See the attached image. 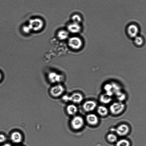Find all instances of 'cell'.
<instances>
[{
	"instance_id": "cell-16",
	"label": "cell",
	"mask_w": 146,
	"mask_h": 146,
	"mask_svg": "<svg viewBox=\"0 0 146 146\" xmlns=\"http://www.w3.org/2000/svg\"><path fill=\"white\" fill-rule=\"evenodd\" d=\"M67 111L68 113L70 115H75L78 111L77 107L74 104H70L67 107Z\"/></svg>"
},
{
	"instance_id": "cell-23",
	"label": "cell",
	"mask_w": 146,
	"mask_h": 146,
	"mask_svg": "<svg viewBox=\"0 0 146 146\" xmlns=\"http://www.w3.org/2000/svg\"><path fill=\"white\" fill-rule=\"evenodd\" d=\"M23 30L25 33H29L31 31L28 25L23 26Z\"/></svg>"
},
{
	"instance_id": "cell-7",
	"label": "cell",
	"mask_w": 146,
	"mask_h": 146,
	"mask_svg": "<svg viewBox=\"0 0 146 146\" xmlns=\"http://www.w3.org/2000/svg\"><path fill=\"white\" fill-rule=\"evenodd\" d=\"M48 79L52 83H58L63 80V76L57 72H49L48 75Z\"/></svg>"
},
{
	"instance_id": "cell-2",
	"label": "cell",
	"mask_w": 146,
	"mask_h": 146,
	"mask_svg": "<svg viewBox=\"0 0 146 146\" xmlns=\"http://www.w3.org/2000/svg\"><path fill=\"white\" fill-rule=\"evenodd\" d=\"M125 108V104L119 101L113 103L110 106V110L112 114L117 115L121 113Z\"/></svg>"
},
{
	"instance_id": "cell-10",
	"label": "cell",
	"mask_w": 146,
	"mask_h": 146,
	"mask_svg": "<svg viewBox=\"0 0 146 146\" xmlns=\"http://www.w3.org/2000/svg\"><path fill=\"white\" fill-rule=\"evenodd\" d=\"M67 29L68 32L76 34L80 31L81 27L79 24L72 22L68 25Z\"/></svg>"
},
{
	"instance_id": "cell-4",
	"label": "cell",
	"mask_w": 146,
	"mask_h": 146,
	"mask_svg": "<svg viewBox=\"0 0 146 146\" xmlns=\"http://www.w3.org/2000/svg\"><path fill=\"white\" fill-rule=\"evenodd\" d=\"M63 99L66 102L70 101L73 103L78 104L80 103L83 100L82 95L79 93H74L70 96H65Z\"/></svg>"
},
{
	"instance_id": "cell-17",
	"label": "cell",
	"mask_w": 146,
	"mask_h": 146,
	"mask_svg": "<svg viewBox=\"0 0 146 146\" xmlns=\"http://www.w3.org/2000/svg\"><path fill=\"white\" fill-rule=\"evenodd\" d=\"M111 97L110 96L106 94H102L100 97V102L104 104H108L112 100Z\"/></svg>"
},
{
	"instance_id": "cell-6",
	"label": "cell",
	"mask_w": 146,
	"mask_h": 146,
	"mask_svg": "<svg viewBox=\"0 0 146 146\" xmlns=\"http://www.w3.org/2000/svg\"><path fill=\"white\" fill-rule=\"evenodd\" d=\"M64 88L63 86L59 84H57L51 88L50 93L51 95L54 97L60 96L64 92Z\"/></svg>"
},
{
	"instance_id": "cell-27",
	"label": "cell",
	"mask_w": 146,
	"mask_h": 146,
	"mask_svg": "<svg viewBox=\"0 0 146 146\" xmlns=\"http://www.w3.org/2000/svg\"><path fill=\"white\" fill-rule=\"evenodd\" d=\"M1 146H11L8 143L5 144Z\"/></svg>"
},
{
	"instance_id": "cell-11",
	"label": "cell",
	"mask_w": 146,
	"mask_h": 146,
	"mask_svg": "<svg viewBox=\"0 0 146 146\" xmlns=\"http://www.w3.org/2000/svg\"><path fill=\"white\" fill-rule=\"evenodd\" d=\"M86 120L87 123L92 125H96L98 122V119L97 116L93 113L87 115L86 117Z\"/></svg>"
},
{
	"instance_id": "cell-5",
	"label": "cell",
	"mask_w": 146,
	"mask_h": 146,
	"mask_svg": "<svg viewBox=\"0 0 146 146\" xmlns=\"http://www.w3.org/2000/svg\"><path fill=\"white\" fill-rule=\"evenodd\" d=\"M84 120L81 116H77L74 117L72 119L71 125L74 129L78 130L81 128L84 125Z\"/></svg>"
},
{
	"instance_id": "cell-3",
	"label": "cell",
	"mask_w": 146,
	"mask_h": 146,
	"mask_svg": "<svg viewBox=\"0 0 146 146\" xmlns=\"http://www.w3.org/2000/svg\"><path fill=\"white\" fill-rule=\"evenodd\" d=\"M68 44L71 48L77 50L82 47V42L81 39L79 37L74 36L71 37L68 39Z\"/></svg>"
},
{
	"instance_id": "cell-15",
	"label": "cell",
	"mask_w": 146,
	"mask_h": 146,
	"mask_svg": "<svg viewBox=\"0 0 146 146\" xmlns=\"http://www.w3.org/2000/svg\"><path fill=\"white\" fill-rule=\"evenodd\" d=\"M97 111L98 114L102 116L106 115L108 112L107 108L103 106H99L97 108Z\"/></svg>"
},
{
	"instance_id": "cell-1",
	"label": "cell",
	"mask_w": 146,
	"mask_h": 146,
	"mask_svg": "<svg viewBox=\"0 0 146 146\" xmlns=\"http://www.w3.org/2000/svg\"><path fill=\"white\" fill-rule=\"evenodd\" d=\"M28 25L31 31H38L42 28L44 23L41 19L36 18L31 19Z\"/></svg>"
},
{
	"instance_id": "cell-22",
	"label": "cell",
	"mask_w": 146,
	"mask_h": 146,
	"mask_svg": "<svg viewBox=\"0 0 146 146\" xmlns=\"http://www.w3.org/2000/svg\"><path fill=\"white\" fill-rule=\"evenodd\" d=\"M135 38L134 42L138 46H140L142 44L143 42V40L141 37L136 36Z\"/></svg>"
},
{
	"instance_id": "cell-8",
	"label": "cell",
	"mask_w": 146,
	"mask_h": 146,
	"mask_svg": "<svg viewBox=\"0 0 146 146\" xmlns=\"http://www.w3.org/2000/svg\"><path fill=\"white\" fill-rule=\"evenodd\" d=\"M115 131L118 135L124 136L127 135L129 131V126L126 124H122L118 126L115 129Z\"/></svg>"
},
{
	"instance_id": "cell-24",
	"label": "cell",
	"mask_w": 146,
	"mask_h": 146,
	"mask_svg": "<svg viewBox=\"0 0 146 146\" xmlns=\"http://www.w3.org/2000/svg\"><path fill=\"white\" fill-rule=\"evenodd\" d=\"M104 88L106 92L111 91L112 86L110 85L107 84L105 86Z\"/></svg>"
},
{
	"instance_id": "cell-28",
	"label": "cell",
	"mask_w": 146,
	"mask_h": 146,
	"mask_svg": "<svg viewBox=\"0 0 146 146\" xmlns=\"http://www.w3.org/2000/svg\"></svg>"
},
{
	"instance_id": "cell-18",
	"label": "cell",
	"mask_w": 146,
	"mask_h": 146,
	"mask_svg": "<svg viewBox=\"0 0 146 146\" xmlns=\"http://www.w3.org/2000/svg\"><path fill=\"white\" fill-rule=\"evenodd\" d=\"M130 145L129 141L125 139H121L116 143V146H130Z\"/></svg>"
},
{
	"instance_id": "cell-12",
	"label": "cell",
	"mask_w": 146,
	"mask_h": 146,
	"mask_svg": "<svg viewBox=\"0 0 146 146\" xmlns=\"http://www.w3.org/2000/svg\"><path fill=\"white\" fill-rule=\"evenodd\" d=\"M127 32L128 34L131 37H135L138 33V29L136 25H131L127 28Z\"/></svg>"
},
{
	"instance_id": "cell-20",
	"label": "cell",
	"mask_w": 146,
	"mask_h": 146,
	"mask_svg": "<svg viewBox=\"0 0 146 146\" xmlns=\"http://www.w3.org/2000/svg\"><path fill=\"white\" fill-rule=\"evenodd\" d=\"M72 22L79 24L81 21V18L78 15L75 14L72 17Z\"/></svg>"
},
{
	"instance_id": "cell-9",
	"label": "cell",
	"mask_w": 146,
	"mask_h": 146,
	"mask_svg": "<svg viewBox=\"0 0 146 146\" xmlns=\"http://www.w3.org/2000/svg\"><path fill=\"white\" fill-rule=\"evenodd\" d=\"M97 106L96 103L93 100H88L85 102L83 105V108L86 112H90L93 111Z\"/></svg>"
},
{
	"instance_id": "cell-26",
	"label": "cell",
	"mask_w": 146,
	"mask_h": 146,
	"mask_svg": "<svg viewBox=\"0 0 146 146\" xmlns=\"http://www.w3.org/2000/svg\"><path fill=\"white\" fill-rule=\"evenodd\" d=\"M3 78V75L2 72L0 71V82H1Z\"/></svg>"
},
{
	"instance_id": "cell-21",
	"label": "cell",
	"mask_w": 146,
	"mask_h": 146,
	"mask_svg": "<svg viewBox=\"0 0 146 146\" xmlns=\"http://www.w3.org/2000/svg\"><path fill=\"white\" fill-rule=\"evenodd\" d=\"M115 93L117 98L120 102H121L125 100V94L122 93L120 91L116 92Z\"/></svg>"
},
{
	"instance_id": "cell-14",
	"label": "cell",
	"mask_w": 146,
	"mask_h": 146,
	"mask_svg": "<svg viewBox=\"0 0 146 146\" xmlns=\"http://www.w3.org/2000/svg\"><path fill=\"white\" fill-rule=\"evenodd\" d=\"M68 32L64 30H61L59 31L57 34L58 38L61 40L67 39L68 37Z\"/></svg>"
},
{
	"instance_id": "cell-13",
	"label": "cell",
	"mask_w": 146,
	"mask_h": 146,
	"mask_svg": "<svg viewBox=\"0 0 146 146\" xmlns=\"http://www.w3.org/2000/svg\"><path fill=\"white\" fill-rule=\"evenodd\" d=\"M11 138L13 142L19 143L22 141V137L20 133L17 131H15L11 134Z\"/></svg>"
},
{
	"instance_id": "cell-25",
	"label": "cell",
	"mask_w": 146,
	"mask_h": 146,
	"mask_svg": "<svg viewBox=\"0 0 146 146\" xmlns=\"http://www.w3.org/2000/svg\"><path fill=\"white\" fill-rule=\"evenodd\" d=\"M6 140L5 136L3 134H0V143L4 142Z\"/></svg>"
},
{
	"instance_id": "cell-19",
	"label": "cell",
	"mask_w": 146,
	"mask_h": 146,
	"mask_svg": "<svg viewBox=\"0 0 146 146\" xmlns=\"http://www.w3.org/2000/svg\"><path fill=\"white\" fill-rule=\"evenodd\" d=\"M107 138L108 140L111 143L114 142L117 140V137L116 135L112 133L108 134L107 135Z\"/></svg>"
}]
</instances>
